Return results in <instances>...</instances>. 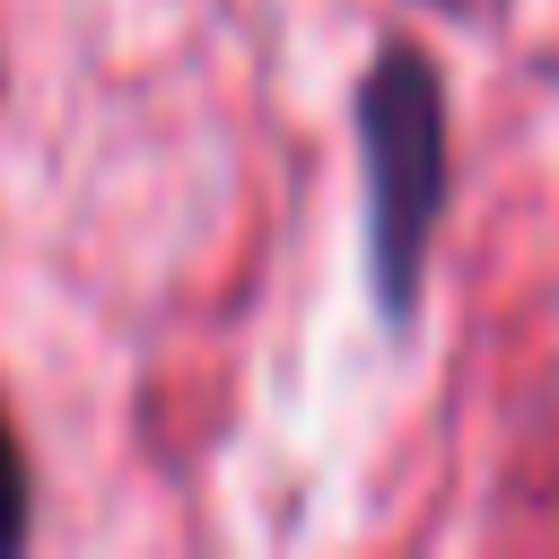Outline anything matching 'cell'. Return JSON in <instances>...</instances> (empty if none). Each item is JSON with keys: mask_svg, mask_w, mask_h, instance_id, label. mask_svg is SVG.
Listing matches in <instances>:
<instances>
[{"mask_svg": "<svg viewBox=\"0 0 559 559\" xmlns=\"http://www.w3.org/2000/svg\"><path fill=\"white\" fill-rule=\"evenodd\" d=\"M445 9H472V0H445Z\"/></svg>", "mask_w": 559, "mask_h": 559, "instance_id": "cell-3", "label": "cell"}, {"mask_svg": "<svg viewBox=\"0 0 559 559\" xmlns=\"http://www.w3.org/2000/svg\"><path fill=\"white\" fill-rule=\"evenodd\" d=\"M358 148H367V253H376V288L402 314L428 227H437V192H445V105L419 52H384L376 79L358 87Z\"/></svg>", "mask_w": 559, "mask_h": 559, "instance_id": "cell-1", "label": "cell"}, {"mask_svg": "<svg viewBox=\"0 0 559 559\" xmlns=\"http://www.w3.org/2000/svg\"><path fill=\"white\" fill-rule=\"evenodd\" d=\"M26 533V472H17V445H9V428H0V550Z\"/></svg>", "mask_w": 559, "mask_h": 559, "instance_id": "cell-2", "label": "cell"}]
</instances>
